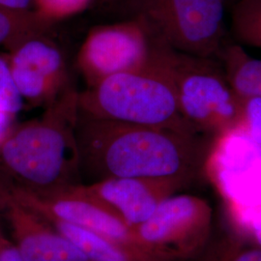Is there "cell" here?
Returning a JSON list of instances; mask_svg holds the SVG:
<instances>
[{"label": "cell", "instance_id": "1", "mask_svg": "<svg viewBox=\"0 0 261 261\" xmlns=\"http://www.w3.org/2000/svg\"><path fill=\"white\" fill-rule=\"evenodd\" d=\"M197 135L95 118L80 112L76 140L81 169L96 180L135 177L187 181L201 156Z\"/></svg>", "mask_w": 261, "mask_h": 261}, {"label": "cell", "instance_id": "2", "mask_svg": "<svg viewBox=\"0 0 261 261\" xmlns=\"http://www.w3.org/2000/svg\"><path fill=\"white\" fill-rule=\"evenodd\" d=\"M80 92L72 86L43 115L11 128L0 141V172L21 186L51 193L75 185Z\"/></svg>", "mask_w": 261, "mask_h": 261}, {"label": "cell", "instance_id": "3", "mask_svg": "<svg viewBox=\"0 0 261 261\" xmlns=\"http://www.w3.org/2000/svg\"><path fill=\"white\" fill-rule=\"evenodd\" d=\"M84 115L191 134L198 132L180 112L174 86L157 53L146 65L111 75L80 92Z\"/></svg>", "mask_w": 261, "mask_h": 261}, {"label": "cell", "instance_id": "4", "mask_svg": "<svg viewBox=\"0 0 261 261\" xmlns=\"http://www.w3.org/2000/svg\"><path fill=\"white\" fill-rule=\"evenodd\" d=\"M182 115L198 133L221 136L242 127V100L213 58L192 56L157 41Z\"/></svg>", "mask_w": 261, "mask_h": 261}, {"label": "cell", "instance_id": "5", "mask_svg": "<svg viewBox=\"0 0 261 261\" xmlns=\"http://www.w3.org/2000/svg\"><path fill=\"white\" fill-rule=\"evenodd\" d=\"M136 18L173 49L217 59L225 46V0H129Z\"/></svg>", "mask_w": 261, "mask_h": 261}, {"label": "cell", "instance_id": "6", "mask_svg": "<svg viewBox=\"0 0 261 261\" xmlns=\"http://www.w3.org/2000/svg\"><path fill=\"white\" fill-rule=\"evenodd\" d=\"M156 36L139 18L92 28L79 50L77 69L87 87L149 62Z\"/></svg>", "mask_w": 261, "mask_h": 261}, {"label": "cell", "instance_id": "7", "mask_svg": "<svg viewBox=\"0 0 261 261\" xmlns=\"http://www.w3.org/2000/svg\"><path fill=\"white\" fill-rule=\"evenodd\" d=\"M0 174L11 195L41 217L75 224L147 252L134 228L107 207L76 192L73 185L51 193H41Z\"/></svg>", "mask_w": 261, "mask_h": 261}, {"label": "cell", "instance_id": "8", "mask_svg": "<svg viewBox=\"0 0 261 261\" xmlns=\"http://www.w3.org/2000/svg\"><path fill=\"white\" fill-rule=\"evenodd\" d=\"M205 225V204L188 195L165 198L149 219L135 228L141 246L163 260L190 252Z\"/></svg>", "mask_w": 261, "mask_h": 261}, {"label": "cell", "instance_id": "9", "mask_svg": "<svg viewBox=\"0 0 261 261\" xmlns=\"http://www.w3.org/2000/svg\"><path fill=\"white\" fill-rule=\"evenodd\" d=\"M217 138L212 156L215 178L244 218L261 207V147L242 130Z\"/></svg>", "mask_w": 261, "mask_h": 261}, {"label": "cell", "instance_id": "10", "mask_svg": "<svg viewBox=\"0 0 261 261\" xmlns=\"http://www.w3.org/2000/svg\"><path fill=\"white\" fill-rule=\"evenodd\" d=\"M8 58L22 100L33 107L46 108L71 87L65 58L47 35L25 40Z\"/></svg>", "mask_w": 261, "mask_h": 261}, {"label": "cell", "instance_id": "11", "mask_svg": "<svg viewBox=\"0 0 261 261\" xmlns=\"http://www.w3.org/2000/svg\"><path fill=\"white\" fill-rule=\"evenodd\" d=\"M0 218L23 261H89L75 244L12 196L1 174Z\"/></svg>", "mask_w": 261, "mask_h": 261}, {"label": "cell", "instance_id": "12", "mask_svg": "<svg viewBox=\"0 0 261 261\" xmlns=\"http://www.w3.org/2000/svg\"><path fill=\"white\" fill-rule=\"evenodd\" d=\"M185 182L178 178L111 177L73 188L110 209L135 229Z\"/></svg>", "mask_w": 261, "mask_h": 261}, {"label": "cell", "instance_id": "13", "mask_svg": "<svg viewBox=\"0 0 261 261\" xmlns=\"http://www.w3.org/2000/svg\"><path fill=\"white\" fill-rule=\"evenodd\" d=\"M45 220L57 232L75 244L89 261H165L129 244L106 237L75 224L53 219Z\"/></svg>", "mask_w": 261, "mask_h": 261}, {"label": "cell", "instance_id": "14", "mask_svg": "<svg viewBox=\"0 0 261 261\" xmlns=\"http://www.w3.org/2000/svg\"><path fill=\"white\" fill-rule=\"evenodd\" d=\"M219 58L227 81L240 98H261V59L250 56L238 44H225Z\"/></svg>", "mask_w": 261, "mask_h": 261}, {"label": "cell", "instance_id": "15", "mask_svg": "<svg viewBox=\"0 0 261 261\" xmlns=\"http://www.w3.org/2000/svg\"><path fill=\"white\" fill-rule=\"evenodd\" d=\"M53 24L36 11L16 12L0 8V46L10 53L29 38L47 35Z\"/></svg>", "mask_w": 261, "mask_h": 261}, {"label": "cell", "instance_id": "16", "mask_svg": "<svg viewBox=\"0 0 261 261\" xmlns=\"http://www.w3.org/2000/svg\"><path fill=\"white\" fill-rule=\"evenodd\" d=\"M231 28L241 44L261 49V0H237L233 3Z\"/></svg>", "mask_w": 261, "mask_h": 261}, {"label": "cell", "instance_id": "17", "mask_svg": "<svg viewBox=\"0 0 261 261\" xmlns=\"http://www.w3.org/2000/svg\"><path fill=\"white\" fill-rule=\"evenodd\" d=\"M22 105L23 100L12 75L8 55H0V113L13 117Z\"/></svg>", "mask_w": 261, "mask_h": 261}, {"label": "cell", "instance_id": "18", "mask_svg": "<svg viewBox=\"0 0 261 261\" xmlns=\"http://www.w3.org/2000/svg\"><path fill=\"white\" fill-rule=\"evenodd\" d=\"M34 10L43 18L55 22L83 13L93 0H33Z\"/></svg>", "mask_w": 261, "mask_h": 261}, {"label": "cell", "instance_id": "19", "mask_svg": "<svg viewBox=\"0 0 261 261\" xmlns=\"http://www.w3.org/2000/svg\"><path fill=\"white\" fill-rule=\"evenodd\" d=\"M241 130L261 147V98H241Z\"/></svg>", "mask_w": 261, "mask_h": 261}, {"label": "cell", "instance_id": "20", "mask_svg": "<svg viewBox=\"0 0 261 261\" xmlns=\"http://www.w3.org/2000/svg\"><path fill=\"white\" fill-rule=\"evenodd\" d=\"M0 261H23L13 240L7 237L0 224Z\"/></svg>", "mask_w": 261, "mask_h": 261}, {"label": "cell", "instance_id": "21", "mask_svg": "<svg viewBox=\"0 0 261 261\" xmlns=\"http://www.w3.org/2000/svg\"><path fill=\"white\" fill-rule=\"evenodd\" d=\"M246 220L252 235L261 248V207L243 218Z\"/></svg>", "mask_w": 261, "mask_h": 261}, {"label": "cell", "instance_id": "22", "mask_svg": "<svg viewBox=\"0 0 261 261\" xmlns=\"http://www.w3.org/2000/svg\"><path fill=\"white\" fill-rule=\"evenodd\" d=\"M0 8L16 12L35 11L33 0H0Z\"/></svg>", "mask_w": 261, "mask_h": 261}, {"label": "cell", "instance_id": "23", "mask_svg": "<svg viewBox=\"0 0 261 261\" xmlns=\"http://www.w3.org/2000/svg\"><path fill=\"white\" fill-rule=\"evenodd\" d=\"M233 261H261V248L243 252Z\"/></svg>", "mask_w": 261, "mask_h": 261}, {"label": "cell", "instance_id": "24", "mask_svg": "<svg viewBox=\"0 0 261 261\" xmlns=\"http://www.w3.org/2000/svg\"><path fill=\"white\" fill-rule=\"evenodd\" d=\"M100 6L103 7H114L119 4H127L129 0H96Z\"/></svg>", "mask_w": 261, "mask_h": 261}, {"label": "cell", "instance_id": "25", "mask_svg": "<svg viewBox=\"0 0 261 261\" xmlns=\"http://www.w3.org/2000/svg\"><path fill=\"white\" fill-rule=\"evenodd\" d=\"M237 0H225L226 2V5H232L233 3H235Z\"/></svg>", "mask_w": 261, "mask_h": 261}]
</instances>
